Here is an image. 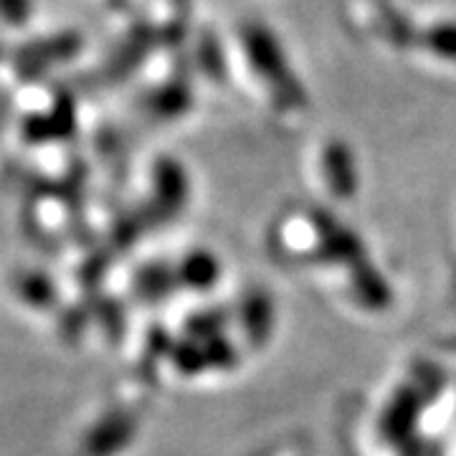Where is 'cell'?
Here are the masks:
<instances>
[{"mask_svg": "<svg viewBox=\"0 0 456 456\" xmlns=\"http://www.w3.org/2000/svg\"><path fill=\"white\" fill-rule=\"evenodd\" d=\"M426 46L446 61H456V23H436L426 31Z\"/></svg>", "mask_w": 456, "mask_h": 456, "instance_id": "1", "label": "cell"}]
</instances>
